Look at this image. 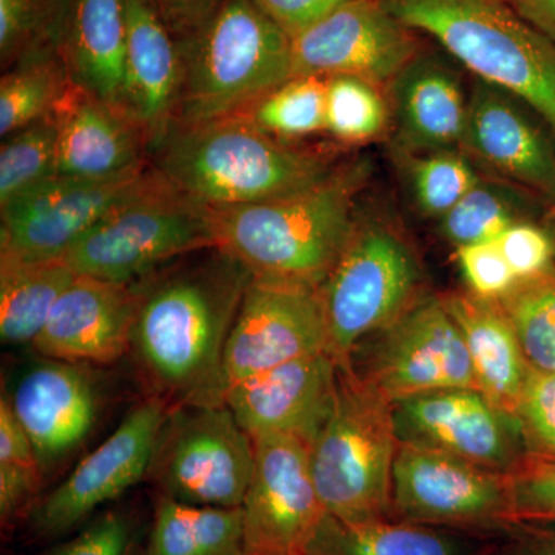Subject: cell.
<instances>
[{
	"mask_svg": "<svg viewBox=\"0 0 555 555\" xmlns=\"http://www.w3.org/2000/svg\"><path fill=\"white\" fill-rule=\"evenodd\" d=\"M327 352L320 288L286 281H248L222 358L229 387L299 358Z\"/></svg>",
	"mask_w": 555,
	"mask_h": 555,
	"instance_id": "cell-13",
	"label": "cell"
},
{
	"mask_svg": "<svg viewBox=\"0 0 555 555\" xmlns=\"http://www.w3.org/2000/svg\"><path fill=\"white\" fill-rule=\"evenodd\" d=\"M416 33L438 40L477 79L534 109L555 139V43L507 0H383Z\"/></svg>",
	"mask_w": 555,
	"mask_h": 555,
	"instance_id": "cell-4",
	"label": "cell"
},
{
	"mask_svg": "<svg viewBox=\"0 0 555 555\" xmlns=\"http://www.w3.org/2000/svg\"><path fill=\"white\" fill-rule=\"evenodd\" d=\"M182 86L179 40L152 0H127L126 61L116 108L141 131L149 147L175 122Z\"/></svg>",
	"mask_w": 555,
	"mask_h": 555,
	"instance_id": "cell-21",
	"label": "cell"
},
{
	"mask_svg": "<svg viewBox=\"0 0 555 555\" xmlns=\"http://www.w3.org/2000/svg\"><path fill=\"white\" fill-rule=\"evenodd\" d=\"M534 201L539 199L524 189L483 175L452 210L438 219V232L456 248L492 243L517 222L531 221Z\"/></svg>",
	"mask_w": 555,
	"mask_h": 555,
	"instance_id": "cell-30",
	"label": "cell"
},
{
	"mask_svg": "<svg viewBox=\"0 0 555 555\" xmlns=\"http://www.w3.org/2000/svg\"><path fill=\"white\" fill-rule=\"evenodd\" d=\"M456 262L467 291L477 297L503 298L518 283L496 241L456 248Z\"/></svg>",
	"mask_w": 555,
	"mask_h": 555,
	"instance_id": "cell-40",
	"label": "cell"
},
{
	"mask_svg": "<svg viewBox=\"0 0 555 555\" xmlns=\"http://www.w3.org/2000/svg\"><path fill=\"white\" fill-rule=\"evenodd\" d=\"M398 441L436 449L495 473L511 474L526 456L516 415L477 387H454L392 403Z\"/></svg>",
	"mask_w": 555,
	"mask_h": 555,
	"instance_id": "cell-15",
	"label": "cell"
},
{
	"mask_svg": "<svg viewBox=\"0 0 555 555\" xmlns=\"http://www.w3.org/2000/svg\"><path fill=\"white\" fill-rule=\"evenodd\" d=\"M127 47V0H69L57 54L69 80L118 107Z\"/></svg>",
	"mask_w": 555,
	"mask_h": 555,
	"instance_id": "cell-26",
	"label": "cell"
},
{
	"mask_svg": "<svg viewBox=\"0 0 555 555\" xmlns=\"http://www.w3.org/2000/svg\"><path fill=\"white\" fill-rule=\"evenodd\" d=\"M401 159H406L412 198L426 218H443L483 177L460 149L401 156Z\"/></svg>",
	"mask_w": 555,
	"mask_h": 555,
	"instance_id": "cell-34",
	"label": "cell"
},
{
	"mask_svg": "<svg viewBox=\"0 0 555 555\" xmlns=\"http://www.w3.org/2000/svg\"><path fill=\"white\" fill-rule=\"evenodd\" d=\"M539 222L540 225L545 229L547 236H550L551 243H553L555 257V198L543 206Z\"/></svg>",
	"mask_w": 555,
	"mask_h": 555,
	"instance_id": "cell-48",
	"label": "cell"
},
{
	"mask_svg": "<svg viewBox=\"0 0 555 555\" xmlns=\"http://www.w3.org/2000/svg\"><path fill=\"white\" fill-rule=\"evenodd\" d=\"M532 27L555 43V0H507Z\"/></svg>",
	"mask_w": 555,
	"mask_h": 555,
	"instance_id": "cell-47",
	"label": "cell"
},
{
	"mask_svg": "<svg viewBox=\"0 0 555 555\" xmlns=\"http://www.w3.org/2000/svg\"><path fill=\"white\" fill-rule=\"evenodd\" d=\"M76 273L62 259L24 261L0 257V338L9 345L35 341Z\"/></svg>",
	"mask_w": 555,
	"mask_h": 555,
	"instance_id": "cell-28",
	"label": "cell"
},
{
	"mask_svg": "<svg viewBox=\"0 0 555 555\" xmlns=\"http://www.w3.org/2000/svg\"><path fill=\"white\" fill-rule=\"evenodd\" d=\"M507 534L506 545L488 555H555V525L518 524Z\"/></svg>",
	"mask_w": 555,
	"mask_h": 555,
	"instance_id": "cell-46",
	"label": "cell"
},
{
	"mask_svg": "<svg viewBox=\"0 0 555 555\" xmlns=\"http://www.w3.org/2000/svg\"><path fill=\"white\" fill-rule=\"evenodd\" d=\"M389 89L398 155L462 150L467 100L451 65L422 51Z\"/></svg>",
	"mask_w": 555,
	"mask_h": 555,
	"instance_id": "cell-24",
	"label": "cell"
},
{
	"mask_svg": "<svg viewBox=\"0 0 555 555\" xmlns=\"http://www.w3.org/2000/svg\"><path fill=\"white\" fill-rule=\"evenodd\" d=\"M513 524L555 525V460L525 456L507 474Z\"/></svg>",
	"mask_w": 555,
	"mask_h": 555,
	"instance_id": "cell-39",
	"label": "cell"
},
{
	"mask_svg": "<svg viewBox=\"0 0 555 555\" xmlns=\"http://www.w3.org/2000/svg\"><path fill=\"white\" fill-rule=\"evenodd\" d=\"M343 366L392 403L436 390L477 387L465 339L440 295H423L358 345Z\"/></svg>",
	"mask_w": 555,
	"mask_h": 555,
	"instance_id": "cell-10",
	"label": "cell"
},
{
	"mask_svg": "<svg viewBox=\"0 0 555 555\" xmlns=\"http://www.w3.org/2000/svg\"><path fill=\"white\" fill-rule=\"evenodd\" d=\"M69 83L60 54L35 53L17 62L0 80V134L9 137L49 118Z\"/></svg>",
	"mask_w": 555,
	"mask_h": 555,
	"instance_id": "cell-31",
	"label": "cell"
},
{
	"mask_svg": "<svg viewBox=\"0 0 555 555\" xmlns=\"http://www.w3.org/2000/svg\"><path fill=\"white\" fill-rule=\"evenodd\" d=\"M258 9L294 39L349 0H254Z\"/></svg>",
	"mask_w": 555,
	"mask_h": 555,
	"instance_id": "cell-44",
	"label": "cell"
},
{
	"mask_svg": "<svg viewBox=\"0 0 555 555\" xmlns=\"http://www.w3.org/2000/svg\"><path fill=\"white\" fill-rule=\"evenodd\" d=\"M255 463L243 503L246 555H306L324 517L310 448L288 436L254 437Z\"/></svg>",
	"mask_w": 555,
	"mask_h": 555,
	"instance_id": "cell-14",
	"label": "cell"
},
{
	"mask_svg": "<svg viewBox=\"0 0 555 555\" xmlns=\"http://www.w3.org/2000/svg\"><path fill=\"white\" fill-rule=\"evenodd\" d=\"M51 118L60 177L115 178L149 167V145L141 131L118 108L72 80Z\"/></svg>",
	"mask_w": 555,
	"mask_h": 555,
	"instance_id": "cell-22",
	"label": "cell"
},
{
	"mask_svg": "<svg viewBox=\"0 0 555 555\" xmlns=\"http://www.w3.org/2000/svg\"><path fill=\"white\" fill-rule=\"evenodd\" d=\"M465 532L397 520L346 521L324 514L306 555H488Z\"/></svg>",
	"mask_w": 555,
	"mask_h": 555,
	"instance_id": "cell-27",
	"label": "cell"
},
{
	"mask_svg": "<svg viewBox=\"0 0 555 555\" xmlns=\"http://www.w3.org/2000/svg\"><path fill=\"white\" fill-rule=\"evenodd\" d=\"M398 447L392 401L349 366H338L334 411L310 444V467L324 513L346 521L393 518Z\"/></svg>",
	"mask_w": 555,
	"mask_h": 555,
	"instance_id": "cell-6",
	"label": "cell"
},
{
	"mask_svg": "<svg viewBox=\"0 0 555 555\" xmlns=\"http://www.w3.org/2000/svg\"><path fill=\"white\" fill-rule=\"evenodd\" d=\"M420 53L418 33L383 0H349L292 39L294 76H357L382 89Z\"/></svg>",
	"mask_w": 555,
	"mask_h": 555,
	"instance_id": "cell-16",
	"label": "cell"
},
{
	"mask_svg": "<svg viewBox=\"0 0 555 555\" xmlns=\"http://www.w3.org/2000/svg\"><path fill=\"white\" fill-rule=\"evenodd\" d=\"M514 415L526 456L555 460V374L529 372Z\"/></svg>",
	"mask_w": 555,
	"mask_h": 555,
	"instance_id": "cell-38",
	"label": "cell"
},
{
	"mask_svg": "<svg viewBox=\"0 0 555 555\" xmlns=\"http://www.w3.org/2000/svg\"><path fill=\"white\" fill-rule=\"evenodd\" d=\"M130 535L129 520L108 513L51 555H127Z\"/></svg>",
	"mask_w": 555,
	"mask_h": 555,
	"instance_id": "cell-43",
	"label": "cell"
},
{
	"mask_svg": "<svg viewBox=\"0 0 555 555\" xmlns=\"http://www.w3.org/2000/svg\"><path fill=\"white\" fill-rule=\"evenodd\" d=\"M170 411L169 401L160 396L138 404L112 436L80 460L72 474L36 507V531L42 535L64 534L147 476Z\"/></svg>",
	"mask_w": 555,
	"mask_h": 555,
	"instance_id": "cell-17",
	"label": "cell"
},
{
	"mask_svg": "<svg viewBox=\"0 0 555 555\" xmlns=\"http://www.w3.org/2000/svg\"><path fill=\"white\" fill-rule=\"evenodd\" d=\"M46 0H0V53L3 65L31 53Z\"/></svg>",
	"mask_w": 555,
	"mask_h": 555,
	"instance_id": "cell-42",
	"label": "cell"
},
{
	"mask_svg": "<svg viewBox=\"0 0 555 555\" xmlns=\"http://www.w3.org/2000/svg\"><path fill=\"white\" fill-rule=\"evenodd\" d=\"M149 164L189 198L215 207L297 195L331 177L339 163L229 116L169 127L150 145Z\"/></svg>",
	"mask_w": 555,
	"mask_h": 555,
	"instance_id": "cell-3",
	"label": "cell"
},
{
	"mask_svg": "<svg viewBox=\"0 0 555 555\" xmlns=\"http://www.w3.org/2000/svg\"><path fill=\"white\" fill-rule=\"evenodd\" d=\"M147 555H246L243 507L190 505L164 496Z\"/></svg>",
	"mask_w": 555,
	"mask_h": 555,
	"instance_id": "cell-29",
	"label": "cell"
},
{
	"mask_svg": "<svg viewBox=\"0 0 555 555\" xmlns=\"http://www.w3.org/2000/svg\"><path fill=\"white\" fill-rule=\"evenodd\" d=\"M371 173L366 159L347 160L287 198L207 206L215 247L254 278L320 288L346 246Z\"/></svg>",
	"mask_w": 555,
	"mask_h": 555,
	"instance_id": "cell-2",
	"label": "cell"
},
{
	"mask_svg": "<svg viewBox=\"0 0 555 555\" xmlns=\"http://www.w3.org/2000/svg\"><path fill=\"white\" fill-rule=\"evenodd\" d=\"M422 286L418 258L401 230L358 210L337 264L320 287L327 352L338 366L364 339L418 301Z\"/></svg>",
	"mask_w": 555,
	"mask_h": 555,
	"instance_id": "cell-7",
	"label": "cell"
},
{
	"mask_svg": "<svg viewBox=\"0 0 555 555\" xmlns=\"http://www.w3.org/2000/svg\"><path fill=\"white\" fill-rule=\"evenodd\" d=\"M210 247L215 241L208 207L158 173L149 188L112 208L61 259L76 275L130 284Z\"/></svg>",
	"mask_w": 555,
	"mask_h": 555,
	"instance_id": "cell-8",
	"label": "cell"
},
{
	"mask_svg": "<svg viewBox=\"0 0 555 555\" xmlns=\"http://www.w3.org/2000/svg\"><path fill=\"white\" fill-rule=\"evenodd\" d=\"M10 403L42 467L78 448L100 414L89 374L76 363L49 358L22 375Z\"/></svg>",
	"mask_w": 555,
	"mask_h": 555,
	"instance_id": "cell-23",
	"label": "cell"
},
{
	"mask_svg": "<svg viewBox=\"0 0 555 555\" xmlns=\"http://www.w3.org/2000/svg\"><path fill=\"white\" fill-rule=\"evenodd\" d=\"M327 78L294 76L240 112V118L281 141L326 133Z\"/></svg>",
	"mask_w": 555,
	"mask_h": 555,
	"instance_id": "cell-32",
	"label": "cell"
},
{
	"mask_svg": "<svg viewBox=\"0 0 555 555\" xmlns=\"http://www.w3.org/2000/svg\"><path fill=\"white\" fill-rule=\"evenodd\" d=\"M43 467L30 437L11 408L0 400V517L7 525L30 506L38 494Z\"/></svg>",
	"mask_w": 555,
	"mask_h": 555,
	"instance_id": "cell-37",
	"label": "cell"
},
{
	"mask_svg": "<svg viewBox=\"0 0 555 555\" xmlns=\"http://www.w3.org/2000/svg\"><path fill=\"white\" fill-rule=\"evenodd\" d=\"M337 387L338 363L321 352L229 387L224 403L251 438L288 436L310 448L334 411Z\"/></svg>",
	"mask_w": 555,
	"mask_h": 555,
	"instance_id": "cell-19",
	"label": "cell"
},
{
	"mask_svg": "<svg viewBox=\"0 0 555 555\" xmlns=\"http://www.w3.org/2000/svg\"><path fill=\"white\" fill-rule=\"evenodd\" d=\"M392 517L465 534L507 532L514 526L507 476L436 449L400 443Z\"/></svg>",
	"mask_w": 555,
	"mask_h": 555,
	"instance_id": "cell-11",
	"label": "cell"
},
{
	"mask_svg": "<svg viewBox=\"0 0 555 555\" xmlns=\"http://www.w3.org/2000/svg\"><path fill=\"white\" fill-rule=\"evenodd\" d=\"M389 104L382 87L357 76L327 78L326 133L341 144H366L386 133Z\"/></svg>",
	"mask_w": 555,
	"mask_h": 555,
	"instance_id": "cell-35",
	"label": "cell"
},
{
	"mask_svg": "<svg viewBox=\"0 0 555 555\" xmlns=\"http://www.w3.org/2000/svg\"><path fill=\"white\" fill-rule=\"evenodd\" d=\"M54 177H57V137L51 115L3 138L0 207Z\"/></svg>",
	"mask_w": 555,
	"mask_h": 555,
	"instance_id": "cell-36",
	"label": "cell"
},
{
	"mask_svg": "<svg viewBox=\"0 0 555 555\" xmlns=\"http://www.w3.org/2000/svg\"><path fill=\"white\" fill-rule=\"evenodd\" d=\"M440 298L465 339L478 389L496 406L516 414L531 369L499 301L469 291L449 292Z\"/></svg>",
	"mask_w": 555,
	"mask_h": 555,
	"instance_id": "cell-25",
	"label": "cell"
},
{
	"mask_svg": "<svg viewBox=\"0 0 555 555\" xmlns=\"http://www.w3.org/2000/svg\"><path fill=\"white\" fill-rule=\"evenodd\" d=\"M222 0H152L179 42L195 36L221 5Z\"/></svg>",
	"mask_w": 555,
	"mask_h": 555,
	"instance_id": "cell-45",
	"label": "cell"
},
{
	"mask_svg": "<svg viewBox=\"0 0 555 555\" xmlns=\"http://www.w3.org/2000/svg\"><path fill=\"white\" fill-rule=\"evenodd\" d=\"M255 463L254 438L225 403L171 408L150 473L164 496L215 507H241Z\"/></svg>",
	"mask_w": 555,
	"mask_h": 555,
	"instance_id": "cell-9",
	"label": "cell"
},
{
	"mask_svg": "<svg viewBox=\"0 0 555 555\" xmlns=\"http://www.w3.org/2000/svg\"><path fill=\"white\" fill-rule=\"evenodd\" d=\"M179 46L184 86L171 126L238 115L294 78L292 39L254 0H222L204 27Z\"/></svg>",
	"mask_w": 555,
	"mask_h": 555,
	"instance_id": "cell-5",
	"label": "cell"
},
{
	"mask_svg": "<svg viewBox=\"0 0 555 555\" xmlns=\"http://www.w3.org/2000/svg\"><path fill=\"white\" fill-rule=\"evenodd\" d=\"M137 283L76 275L31 343L49 360L112 364L131 347Z\"/></svg>",
	"mask_w": 555,
	"mask_h": 555,
	"instance_id": "cell-20",
	"label": "cell"
},
{
	"mask_svg": "<svg viewBox=\"0 0 555 555\" xmlns=\"http://www.w3.org/2000/svg\"><path fill=\"white\" fill-rule=\"evenodd\" d=\"M496 301L516 332L529 369L555 374V266L518 281Z\"/></svg>",
	"mask_w": 555,
	"mask_h": 555,
	"instance_id": "cell-33",
	"label": "cell"
},
{
	"mask_svg": "<svg viewBox=\"0 0 555 555\" xmlns=\"http://www.w3.org/2000/svg\"><path fill=\"white\" fill-rule=\"evenodd\" d=\"M462 150L491 177L540 203L555 198V139L534 109L509 91L477 79L467 100Z\"/></svg>",
	"mask_w": 555,
	"mask_h": 555,
	"instance_id": "cell-18",
	"label": "cell"
},
{
	"mask_svg": "<svg viewBox=\"0 0 555 555\" xmlns=\"http://www.w3.org/2000/svg\"><path fill=\"white\" fill-rule=\"evenodd\" d=\"M250 280L210 247L137 281L131 349L171 408L224 403L222 358Z\"/></svg>",
	"mask_w": 555,
	"mask_h": 555,
	"instance_id": "cell-1",
	"label": "cell"
},
{
	"mask_svg": "<svg viewBox=\"0 0 555 555\" xmlns=\"http://www.w3.org/2000/svg\"><path fill=\"white\" fill-rule=\"evenodd\" d=\"M153 167L122 177H57L2 206L0 257L61 259L112 208L155 181Z\"/></svg>",
	"mask_w": 555,
	"mask_h": 555,
	"instance_id": "cell-12",
	"label": "cell"
},
{
	"mask_svg": "<svg viewBox=\"0 0 555 555\" xmlns=\"http://www.w3.org/2000/svg\"><path fill=\"white\" fill-rule=\"evenodd\" d=\"M496 244L518 281L540 275L555 266L553 243L539 221L517 222Z\"/></svg>",
	"mask_w": 555,
	"mask_h": 555,
	"instance_id": "cell-41",
	"label": "cell"
}]
</instances>
